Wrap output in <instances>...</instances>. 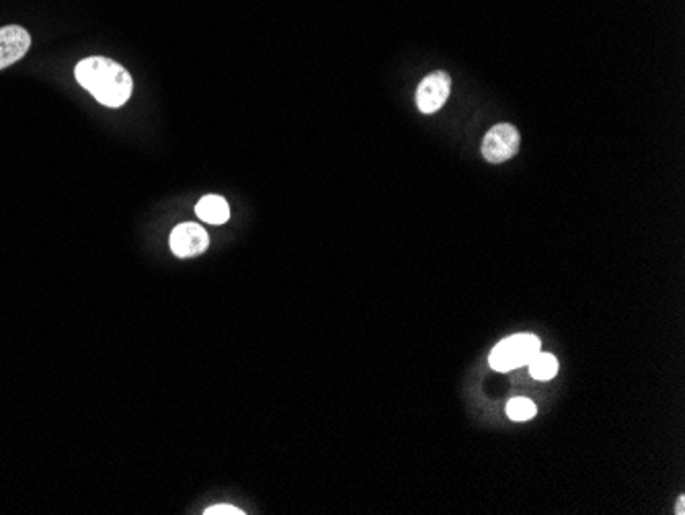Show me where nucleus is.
Wrapping results in <instances>:
<instances>
[{"label": "nucleus", "mask_w": 685, "mask_h": 515, "mask_svg": "<svg viewBox=\"0 0 685 515\" xmlns=\"http://www.w3.org/2000/svg\"><path fill=\"white\" fill-rule=\"evenodd\" d=\"M77 80L99 103L105 107H121L132 97L133 82L128 70L110 58L93 56L79 62Z\"/></svg>", "instance_id": "1"}, {"label": "nucleus", "mask_w": 685, "mask_h": 515, "mask_svg": "<svg viewBox=\"0 0 685 515\" xmlns=\"http://www.w3.org/2000/svg\"><path fill=\"white\" fill-rule=\"evenodd\" d=\"M540 339L530 333H520L507 337L497 347H492L489 355V365L497 372H511L515 368L530 363L533 355L540 352Z\"/></svg>", "instance_id": "2"}, {"label": "nucleus", "mask_w": 685, "mask_h": 515, "mask_svg": "<svg viewBox=\"0 0 685 515\" xmlns=\"http://www.w3.org/2000/svg\"><path fill=\"white\" fill-rule=\"evenodd\" d=\"M520 151V131L511 123H499L492 128L482 142V156L492 164H501Z\"/></svg>", "instance_id": "3"}, {"label": "nucleus", "mask_w": 685, "mask_h": 515, "mask_svg": "<svg viewBox=\"0 0 685 515\" xmlns=\"http://www.w3.org/2000/svg\"><path fill=\"white\" fill-rule=\"evenodd\" d=\"M449 90H452V79L444 70H437L425 77L416 89V107L425 115L437 113L448 101Z\"/></svg>", "instance_id": "4"}, {"label": "nucleus", "mask_w": 685, "mask_h": 515, "mask_svg": "<svg viewBox=\"0 0 685 515\" xmlns=\"http://www.w3.org/2000/svg\"><path fill=\"white\" fill-rule=\"evenodd\" d=\"M171 251L179 257V259H191V257L202 255L207 245H210V236L207 232L195 222H185L174 226L171 232Z\"/></svg>", "instance_id": "5"}, {"label": "nucleus", "mask_w": 685, "mask_h": 515, "mask_svg": "<svg viewBox=\"0 0 685 515\" xmlns=\"http://www.w3.org/2000/svg\"><path fill=\"white\" fill-rule=\"evenodd\" d=\"M31 46V36L19 25L0 27V70L15 64L27 54Z\"/></svg>", "instance_id": "6"}, {"label": "nucleus", "mask_w": 685, "mask_h": 515, "mask_svg": "<svg viewBox=\"0 0 685 515\" xmlns=\"http://www.w3.org/2000/svg\"><path fill=\"white\" fill-rule=\"evenodd\" d=\"M195 214L207 224H227L230 220V205L220 195H204L195 205Z\"/></svg>", "instance_id": "7"}, {"label": "nucleus", "mask_w": 685, "mask_h": 515, "mask_svg": "<svg viewBox=\"0 0 685 515\" xmlns=\"http://www.w3.org/2000/svg\"><path fill=\"white\" fill-rule=\"evenodd\" d=\"M530 373L536 380H553L558 373V360L553 353L538 352L530 360Z\"/></svg>", "instance_id": "8"}, {"label": "nucleus", "mask_w": 685, "mask_h": 515, "mask_svg": "<svg viewBox=\"0 0 685 515\" xmlns=\"http://www.w3.org/2000/svg\"><path fill=\"white\" fill-rule=\"evenodd\" d=\"M536 413H538V406L533 405L530 398H523V396L511 398L507 405V417L511 421H530L536 417Z\"/></svg>", "instance_id": "9"}, {"label": "nucleus", "mask_w": 685, "mask_h": 515, "mask_svg": "<svg viewBox=\"0 0 685 515\" xmlns=\"http://www.w3.org/2000/svg\"><path fill=\"white\" fill-rule=\"evenodd\" d=\"M204 513L206 515H242L245 511H240L238 508H232V505H214V508H207Z\"/></svg>", "instance_id": "10"}, {"label": "nucleus", "mask_w": 685, "mask_h": 515, "mask_svg": "<svg viewBox=\"0 0 685 515\" xmlns=\"http://www.w3.org/2000/svg\"><path fill=\"white\" fill-rule=\"evenodd\" d=\"M675 513H678V515L685 513V497L683 495L678 499V511H675Z\"/></svg>", "instance_id": "11"}]
</instances>
